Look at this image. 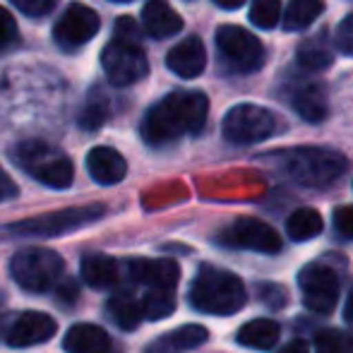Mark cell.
I'll return each instance as SVG.
<instances>
[{"instance_id": "4316f807", "label": "cell", "mask_w": 353, "mask_h": 353, "mask_svg": "<svg viewBox=\"0 0 353 353\" xmlns=\"http://www.w3.org/2000/svg\"><path fill=\"white\" fill-rule=\"evenodd\" d=\"M281 19V0H252L250 22L260 29H274Z\"/></svg>"}, {"instance_id": "603a6c76", "label": "cell", "mask_w": 353, "mask_h": 353, "mask_svg": "<svg viewBox=\"0 0 353 353\" xmlns=\"http://www.w3.org/2000/svg\"><path fill=\"white\" fill-rule=\"evenodd\" d=\"M325 228V221H322L320 212L317 210H310V207H301L288 216L286 221V233L291 241L296 243H305V241H312L317 238Z\"/></svg>"}, {"instance_id": "30bf717a", "label": "cell", "mask_w": 353, "mask_h": 353, "mask_svg": "<svg viewBox=\"0 0 353 353\" xmlns=\"http://www.w3.org/2000/svg\"><path fill=\"white\" fill-rule=\"evenodd\" d=\"M101 65H103L106 77L111 79L116 87H128V84L140 82L149 72L147 56H144L140 43L123 41V39H113V41L103 48Z\"/></svg>"}, {"instance_id": "d6a6232c", "label": "cell", "mask_w": 353, "mask_h": 353, "mask_svg": "<svg viewBox=\"0 0 353 353\" xmlns=\"http://www.w3.org/2000/svg\"><path fill=\"white\" fill-rule=\"evenodd\" d=\"M19 32H17V24H14V17L10 14V10H5L0 5V51L8 46H12L17 41Z\"/></svg>"}, {"instance_id": "8d00e7d4", "label": "cell", "mask_w": 353, "mask_h": 353, "mask_svg": "<svg viewBox=\"0 0 353 353\" xmlns=\"http://www.w3.org/2000/svg\"><path fill=\"white\" fill-rule=\"evenodd\" d=\"M144 353H183V351L176 346L171 334H163V336H159V339H154L152 344L144 349Z\"/></svg>"}, {"instance_id": "9a60e30c", "label": "cell", "mask_w": 353, "mask_h": 353, "mask_svg": "<svg viewBox=\"0 0 353 353\" xmlns=\"http://www.w3.org/2000/svg\"><path fill=\"white\" fill-rule=\"evenodd\" d=\"M166 65L173 74H178V77H183V79L197 77V74H202V70H205V65H207L205 43L197 37L183 39L181 43H176V46L168 51Z\"/></svg>"}, {"instance_id": "ba28073f", "label": "cell", "mask_w": 353, "mask_h": 353, "mask_svg": "<svg viewBox=\"0 0 353 353\" xmlns=\"http://www.w3.org/2000/svg\"><path fill=\"white\" fill-rule=\"evenodd\" d=\"M216 243L231 250H250L262 255H276L281 250V238L270 223L252 216H241L216 233Z\"/></svg>"}, {"instance_id": "9c48e42d", "label": "cell", "mask_w": 353, "mask_h": 353, "mask_svg": "<svg viewBox=\"0 0 353 353\" xmlns=\"http://www.w3.org/2000/svg\"><path fill=\"white\" fill-rule=\"evenodd\" d=\"M216 48L236 72H255L265 63L262 41L236 24H223L216 29Z\"/></svg>"}, {"instance_id": "74e56055", "label": "cell", "mask_w": 353, "mask_h": 353, "mask_svg": "<svg viewBox=\"0 0 353 353\" xmlns=\"http://www.w3.org/2000/svg\"><path fill=\"white\" fill-rule=\"evenodd\" d=\"M14 195H17V185H14V181L8 176V171L0 166V202L12 200Z\"/></svg>"}, {"instance_id": "d590c367", "label": "cell", "mask_w": 353, "mask_h": 353, "mask_svg": "<svg viewBox=\"0 0 353 353\" xmlns=\"http://www.w3.org/2000/svg\"><path fill=\"white\" fill-rule=\"evenodd\" d=\"M140 27L132 17H118L116 19V39H123V41H140Z\"/></svg>"}, {"instance_id": "8fae6325", "label": "cell", "mask_w": 353, "mask_h": 353, "mask_svg": "<svg viewBox=\"0 0 353 353\" xmlns=\"http://www.w3.org/2000/svg\"><path fill=\"white\" fill-rule=\"evenodd\" d=\"M298 288H301L303 303L307 310L317 315H330L339 298V279L332 267L322 262H310L298 272Z\"/></svg>"}, {"instance_id": "7402d4cb", "label": "cell", "mask_w": 353, "mask_h": 353, "mask_svg": "<svg viewBox=\"0 0 353 353\" xmlns=\"http://www.w3.org/2000/svg\"><path fill=\"white\" fill-rule=\"evenodd\" d=\"M106 310L113 317V322L125 332L137 330L140 322L144 320L142 301H137L132 293H116V296H111L106 303Z\"/></svg>"}, {"instance_id": "8992f818", "label": "cell", "mask_w": 353, "mask_h": 353, "mask_svg": "<svg viewBox=\"0 0 353 353\" xmlns=\"http://www.w3.org/2000/svg\"><path fill=\"white\" fill-rule=\"evenodd\" d=\"M63 257L58 252L48 250V248H24V250L14 252L10 260V274L12 279L32 293L51 291L63 276Z\"/></svg>"}, {"instance_id": "ac0fdd59", "label": "cell", "mask_w": 353, "mask_h": 353, "mask_svg": "<svg viewBox=\"0 0 353 353\" xmlns=\"http://www.w3.org/2000/svg\"><path fill=\"white\" fill-rule=\"evenodd\" d=\"M142 24L149 37L168 39L183 29V17L163 0H149L142 8Z\"/></svg>"}, {"instance_id": "5b68a950", "label": "cell", "mask_w": 353, "mask_h": 353, "mask_svg": "<svg viewBox=\"0 0 353 353\" xmlns=\"http://www.w3.org/2000/svg\"><path fill=\"white\" fill-rule=\"evenodd\" d=\"M14 159H17V163L29 173V176H34L46 188L65 190V188H70L74 181L72 161L65 157V154L58 152V149L48 147L46 142H39V140L22 142L17 149H14Z\"/></svg>"}, {"instance_id": "f1b7e54d", "label": "cell", "mask_w": 353, "mask_h": 353, "mask_svg": "<svg viewBox=\"0 0 353 353\" xmlns=\"http://www.w3.org/2000/svg\"><path fill=\"white\" fill-rule=\"evenodd\" d=\"M171 339L176 341V346L181 351H192V349H200V346L207 344L210 332H207V327H202V325H183L171 332Z\"/></svg>"}, {"instance_id": "b9f144b4", "label": "cell", "mask_w": 353, "mask_h": 353, "mask_svg": "<svg viewBox=\"0 0 353 353\" xmlns=\"http://www.w3.org/2000/svg\"><path fill=\"white\" fill-rule=\"evenodd\" d=\"M214 3H216L219 8H223V10H238L243 3H245V0H214Z\"/></svg>"}, {"instance_id": "83f0119b", "label": "cell", "mask_w": 353, "mask_h": 353, "mask_svg": "<svg viewBox=\"0 0 353 353\" xmlns=\"http://www.w3.org/2000/svg\"><path fill=\"white\" fill-rule=\"evenodd\" d=\"M353 339L341 330H322L315 334V353H349Z\"/></svg>"}, {"instance_id": "277c9868", "label": "cell", "mask_w": 353, "mask_h": 353, "mask_svg": "<svg viewBox=\"0 0 353 353\" xmlns=\"http://www.w3.org/2000/svg\"><path fill=\"white\" fill-rule=\"evenodd\" d=\"M106 214L103 205H84V207H70V210L61 212H48L41 216L24 219V221H14L3 226L0 236L10 238H53V236H65L77 228H84L89 223L99 221Z\"/></svg>"}, {"instance_id": "7a4b0ae2", "label": "cell", "mask_w": 353, "mask_h": 353, "mask_svg": "<svg viewBox=\"0 0 353 353\" xmlns=\"http://www.w3.org/2000/svg\"><path fill=\"white\" fill-rule=\"evenodd\" d=\"M272 163L288 181L305 188H327L346 171V159L327 147H293L272 154Z\"/></svg>"}, {"instance_id": "ffe728a7", "label": "cell", "mask_w": 353, "mask_h": 353, "mask_svg": "<svg viewBox=\"0 0 353 353\" xmlns=\"http://www.w3.org/2000/svg\"><path fill=\"white\" fill-rule=\"evenodd\" d=\"M288 101H291L293 111L305 123H322L327 118V113H330L327 94L317 84H301V87L291 89Z\"/></svg>"}, {"instance_id": "cb8c5ba5", "label": "cell", "mask_w": 353, "mask_h": 353, "mask_svg": "<svg viewBox=\"0 0 353 353\" xmlns=\"http://www.w3.org/2000/svg\"><path fill=\"white\" fill-rule=\"evenodd\" d=\"M298 63L305 70H327L332 65V43L327 41V32L305 39L298 46Z\"/></svg>"}, {"instance_id": "ab89813d", "label": "cell", "mask_w": 353, "mask_h": 353, "mask_svg": "<svg viewBox=\"0 0 353 353\" xmlns=\"http://www.w3.org/2000/svg\"><path fill=\"white\" fill-rule=\"evenodd\" d=\"M58 296H61L63 301H72V298H77V286L70 281H63L61 288H58Z\"/></svg>"}, {"instance_id": "6da1fadb", "label": "cell", "mask_w": 353, "mask_h": 353, "mask_svg": "<svg viewBox=\"0 0 353 353\" xmlns=\"http://www.w3.org/2000/svg\"><path fill=\"white\" fill-rule=\"evenodd\" d=\"M207 113L210 101L202 92H173L147 111L142 121V137L152 147H166L183 135L202 132Z\"/></svg>"}, {"instance_id": "52a82bcc", "label": "cell", "mask_w": 353, "mask_h": 353, "mask_svg": "<svg viewBox=\"0 0 353 353\" xmlns=\"http://www.w3.org/2000/svg\"><path fill=\"white\" fill-rule=\"evenodd\" d=\"M223 137L231 144H255L265 142L279 130V116L257 103H238L223 118Z\"/></svg>"}, {"instance_id": "7bdbcfd3", "label": "cell", "mask_w": 353, "mask_h": 353, "mask_svg": "<svg viewBox=\"0 0 353 353\" xmlns=\"http://www.w3.org/2000/svg\"><path fill=\"white\" fill-rule=\"evenodd\" d=\"M113 3H130V0H113Z\"/></svg>"}, {"instance_id": "4fadbf2b", "label": "cell", "mask_w": 353, "mask_h": 353, "mask_svg": "<svg viewBox=\"0 0 353 353\" xmlns=\"http://www.w3.org/2000/svg\"><path fill=\"white\" fill-rule=\"evenodd\" d=\"M123 274L132 283L176 291L178 279H181V267L173 260H128L123 262Z\"/></svg>"}, {"instance_id": "f35d334b", "label": "cell", "mask_w": 353, "mask_h": 353, "mask_svg": "<svg viewBox=\"0 0 353 353\" xmlns=\"http://www.w3.org/2000/svg\"><path fill=\"white\" fill-rule=\"evenodd\" d=\"M276 353H310V349H307V344L303 339H293L291 344H286Z\"/></svg>"}, {"instance_id": "e575fe53", "label": "cell", "mask_w": 353, "mask_h": 353, "mask_svg": "<svg viewBox=\"0 0 353 353\" xmlns=\"http://www.w3.org/2000/svg\"><path fill=\"white\" fill-rule=\"evenodd\" d=\"M334 43L341 53L346 56H353V12L349 17H344V22L336 27V34H334Z\"/></svg>"}, {"instance_id": "ee69618b", "label": "cell", "mask_w": 353, "mask_h": 353, "mask_svg": "<svg viewBox=\"0 0 353 353\" xmlns=\"http://www.w3.org/2000/svg\"><path fill=\"white\" fill-rule=\"evenodd\" d=\"M349 353H353V349H351V351H349Z\"/></svg>"}, {"instance_id": "44dd1931", "label": "cell", "mask_w": 353, "mask_h": 353, "mask_svg": "<svg viewBox=\"0 0 353 353\" xmlns=\"http://www.w3.org/2000/svg\"><path fill=\"white\" fill-rule=\"evenodd\" d=\"M79 272H82L84 283H89L92 288H113L121 281V276H125L121 262L108 255H87Z\"/></svg>"}, {"instance_id": "60d3db41", "label": "cell", "mask_w": 353, "mask_h": 353, "mask_svg": "<svg viewBox=\"0 0 353 353\" xmlns=\"http://www.w3.org/2000/svg\"><path fill=\"white\" fill-rule=\"evenodd\" d=\"M344 320L346 325L353 330V288L349 291V298H346V305H344Z\"/></svg>"}, {"instance_id": "3957f363", "label": "cell", "mask_w": 353, "mask_h": 353, "mask_svg": "<svg viewBox=\"0 0 353 353\" xmlns=\"http://www.w3.org/2000/svg\"><path fill=\"white\" fill-rule=\"evenodd\" d=\"M188 298H190V305L197 312L226 317L243 310L248 293L243 281L236 274H231L226 270H216L212 265H202L195 279H192Z\"/></svg>"}, {"instance_id": "484cf974", "label": "cell", "mask_w": 353, "mask_h": 353, "mask_svg": "<svg viewBox=\"0 0 353 353\" xmlns=\"http://www.w3.org/2000/svg\"><path fill=\"white\" fill-rule=\"evenodd\" d=\"M176 291H163V288H149L142 298V310L144 320H163L176 310Z\"/></svg>"}, {"instance_id": "2e32d148", "label": "cell", "mask_w": 353, "mask_h": 353, "mask_svg": "<svg viewBox=\"0 0 353 353\" xmlns=\"http://www.w3.org/2000/svg\"><path fill=\"white\" fill-rule=\"evenodd\" d=\"M87 171L99 185H116L125 178L128 163L121 152L111 147H94L87 154Z\"/></svg>"}, {"instance_id": "5bb4252c", "label": "cell", "mask_w": 353, "mask_h": 353, "mask_svg": "<svg viewBox=\"0 0 353 353\" xmlns=\"http://www.w3.org/2000/svg\"><path fill=\"white\" fill-rule=\"evenodd\" d=\"M58 325L48 312L29 310L22 312L17 320L12 322L8 332V344L14 349H29V346L46 344L48 339H53Z\"/></svg>"}, {"instance_id": "4dcf8cb0", "label": "cell", "mask_w": 353, "mask_h": 353, "mask_svg": "<svg viewBox=\"0 0 353 353\" xmlns=\"http://www.w3.org/2000/svg\"><path fill=\"white\" fill-rule=\"evenodd\" d=\"M106 118H108L106 103H103L101 99H89L84 111L79 113V125H82L84 130H97V128H101L103 123H106Z\"/></svg>"}, {"instance_id": "836d02e7", "label": "cell", "mask_w": 353, "mask_h": 353, "mask_svg": "<svg viewBox=\"0 0 353 353\" xmlns=\"http://www.w3.org/2000/svg\"><path fill=\"white\" fill-rule=\"evenodd\" d=\"M334 228L341 238L346 241H353V205H344L334 210Z\"/></svg>"}, {"instance_id": "d4e9b609", "label": "cell", "mask_w": 353, "mask_h": 353, "mask_svg": "<svg viewBox=\"0 0 353 353\" xmlns=\"http://www.w3.org/2000/svg\"><path fill=\"white\" fill-rule=\"evenodd\" d=\"M322 12H325V3L322 0H291L286 12H283V29L286 32L307 29Z\"/></svg>"}, {"instance_id": "f546056e", "label": "cell", "mask_w": 353, "mask_h": 353, "mask_svg": "<svg viewBox=\"0 0 353 353\" xmlns=\"http://www.w3.org/2000/svg\"><path fill=\"white\" fill-rule=\"evenodd\" d=\"M255 293L267 307H274V310H281L288 303V291L281 283H274V281H260L255 286Z\"/></svg>"}, {"instance_id": "e0dca14e", "label": "cell", "mask_w": 353, "mask_h": 353, "mask_svg": "<svg viewBox=\"0 0 353 353\" xmlns=\"http://www.w3.org/2000/svg\"><path fill=\"white\" fill-rule=\"evenodd\" d=\"M63 349L68 353H116L108 332L99 325H87V322H79L68 330Z\"/></svg>"}, {"instance_id": "d6986e66", "label": "cell", "mask_w": 353, "mask_h": 353, "mask_svg": "<svg viewBox=\"0 0 353 353\" xmlns=\"http://www.w3.org/2000/svg\"><path fill=\"white\" fill-rule=\"evenodd\" d=\"M281 327L276 320L270 317H255V320L245 322L241 330L236 332V341L245 349L252 351H270L279 344Z\"/></svg>"}, {"instance_id": "7c38bea8", "label": "cell", "mask_w": 353, "mask_h": 353, "mask_svg": "<svg viewBox=\"0 0 353 353\" xmlns=\"http://www.w3.org/2000/svg\"><path fill=\"white\" fill-rule=\"evenodd\" d=\"M99 32V14L92 8L82 3H72L70 8L63 12V17L53 27V41L63 48V51H74V48L84 46L97 37Z\"/></svg>"}, {"instance_id": "1f68e13d", "label": "cell", "mask_w": 353, "mask_h": 353, "mask_svg": "<svg viewBox=\"0 0 353 353\" xmlns=\"http://www.w3.org/2000/svg\"><path fill=\"white\" fill-rule=\"evenodd\" d=\"M19 12H24L27 17H43L56 8L58 0H10Z\"/></svg>"}]
</instances>
